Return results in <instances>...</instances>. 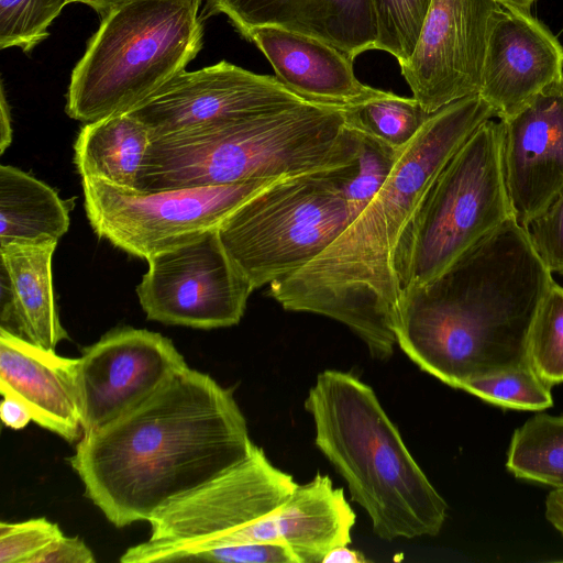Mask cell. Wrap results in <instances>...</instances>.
<instances>
[{"label":"cell","instance_id":"2","mask_svg":"<svg viewBox=\"0 0 563 563\" xmlns=\"http://www.w3.org/2000/svg\"><path fill=\"white\" fill-rule=\"evenodd\" d=\"M493 117V108L479 95L431 113L365 209L308 265L272 283L269 295L286 310L345 324L373 357L389 358L400 299L394 271L399 239L442 168Z\"/></svg>","mask_w":563,"mask_h":563},{"label":"cell","instance_id":"4","mask_svg":"<svg viewBox=\"0 0 563 563\" xmlns=\"http://www.w3.org/2000/svg\"><path fill=\"white\" fill-rule=\"evenodd\" d=\"M358 134L342 109L305 102L152 139L140 192L280 178L350 164Z\"/></svg>","mask_w":563,"mask_h":563},{"label":"cell","instance_id":"9","mask_svg":"<svg viewBox=\"0 0 563 563\" xmlns=\"http://www.w3.org/2000/svg\"><path fill=\"white\" fill-rule=\"evenodd\" d=\"M276 180L139 194L93 178H82L81 184L86 214L98 236L147 260L218 229L239 206Z\"/></svg>","mask_w":563,"mask_h":563},{"label":"cell","instance_id":"15","mask_svg":"<svg viewBox=\"0 0 563 563\" xmlns=\"http://www.w3.org/2000/svg\"><path fill=\"white\" fill-rule=\"evenodd\" d=\"M499 122L506 190L523 228L563 190V76Z\"/></svg>","mask_w":563,"mask_h":563},{"label":"cell","instance_id":"34","mask_svg":"<svg viewBox=\"0 0 563 563\" xmlns=\"http://www.w3.org/2000/svg\"><path fill=\"white\" fill-rule=\"evenodd\" d=\"M96 558L79 537L62 534L40 552L31 563H95Z\"/></svg>","mask_w":563,"mask_h":563},{"label":"cell","instance_id":"12","mask_svg":"<svg viewBox=\"0 0 563 563\" xmlns=\"http://www.w3.org/2000/svg\"><path fill=\"white\" fill-rule=\"evenodd\" d=\"M305 102L276 76L258 75L225 60L184 70L132 108L152 139L244 119Z\"/></svg>","mask_w":563,"mask_h":563},{"label":"cell","instance_id":"28","mask_svg":"<svg viewBox=\"0 0 563 563\" xmlns=\"http://www.w3.org/2000/svg\"><path fill=\"white\" fill-rule=\"evenodd\" d=\"M432 0H371L377 37L374 49L393 55L399 66L412 55Z\"/></svg>","mask_w":563,"mask_h":563},{"label":"cell","instance_id":"14","mask_svg":"<svg viewBox=\"0 0 563 563\" xmlns=\"http://www.w3.org/2000/svg\"><path fill=\"white\" fill-rule=\"evenodd\" d=\"M186 365L161 333L131 327L107 332L79 357L84 434L137 405Z\"/></svg>","mask_w":563,"mask_h":563},{"label":"cell","instance_id":"35","mask_svg":"<svg viewBox=\"0 0 563 563\" xmlns=\"http://www.w3.org/2000/svg\"><path fill=\"white\" fill-rule=\"evenodd\" d=\"M0 417L4 426L19 430L24 428L32 419L27 407L20 400L3 396L0 405Z\"/></svg>","mask_w":563,"mask_h":563},{"label":"cell","instance_id":"38","mask_svg":"<svg viewBox=\"0 0 563 563\" xmlns=\"http://www.w3.org/2000/svg\"><path fill=\"white\" fill-rule=\"evenodd\" d=\"M364 559L362 555L351 549L347 545L338 547L331 550L323 559L322 563H360Z\"/></svg>","mask_w":563,"mask_h":563},{"label":"cell","instance_id":"5","mask_svg":"<svg viewBox=\"0 0 563 563\" xmlns=\"http://www.w3.org/2000/svg\"><path fill=\"white\" fill-rule=\"evenodd\" d=\"M316 445L384 540L437 536L448 505L405 445L374 390L350 373H320L305 400Z\"/></svg>","mask_w":563,"mask_h":563},{"label":"cell","instance_id":"1","mask_svg":"<svg viewBox=\"0 0 563 563\" xmlns=\"http://www.w3.org/2000/svg\"><path fill=\"white\" fill-rule=\"evenodd\" d=\"M255 444L233 390L186 365L137 405L82 435L70 465L117 528L250 455Z\"/></svg>","mask_w":563,"mask_h":563},{"label":"cell","instance_id":"8","mask_svg":"<svg viewBox=\"0 0 563 563\" xmlns=\"http://www.w3.org/2000/svg\"><path fill=\"white\" fill-rule=\"evenodd\" d=\"M351 221L332 169H325L272 183L232 211L218 234L255 290L308 265Z\"/></svg>","mask_w":563,"mask_h":563},{"label":"cell","instance_id":"37","mask_svg":"<svg viewBox=\"0 0 563 563\" xmlns=\"http://www.w3.org/2000/svg\"><path fill=\"white\" fill-rule=\"evenodd\" d=\"M12 142V126L10 108L7 102L3 84H1V101H0V153L3 154L5 148Z\"/></svg>","mask_w":563,"mask_h":563},{"label":"cell","instance_id":"16","mask_svg":"<svg viewBox=\"0 0 563 563\" xmlns=\"http://www.w3.org/2000/svg\"><path fill=\"white\" fill-rule=\"evenodd\" d=\"M563 76V45L530 12L499 4L488 24L478 95L500 120Z\"/></svg>","mask_w":563,"mask_h":563},{"label":"cell","instance_id":"21","mask_svg":"<svg viewBox=\"0 0 563 563\" xmlns=\"http://www.w3.org/2000/svg\"><path fill=\"white\" fill-rule=\"evenodd\" d=\"M57 243L0 246L2 302L5 329L29 342L55 351L69 335L56 309L52 258ZM4 328V327H3Z\"/></svg>","mask_w":563,"mask_h":563},{"label":"cell","instance_id":"10","mask_svg":"<svg viewBox=\"0 0 563 563\" xmlns=\"http://www.w3.org/2000/svg\"><path fill=\"white\" fill-rule=\"evenodd\" d=\"M291 475L254 445L243 461L172 499L148 519V541L168 548L235 544L241 532L295 489Z\"/></svg>","mask_w":563,"mask_h":563},{"label":"cell","instance_id":"33","mask_svg":"<svg viewBox=\"0 0 563 563\" xmlns=\"http://www.w3.org/2000/svg\"><path fill=\"white\" fill-rule=\"evenodd\" d=\"M523 229L544 266L563 276V190Z\"/></svg>","mask_w":563,"mask_h":563},{"label":"cell","instance_id":"17","mask_svg":"<svg viewBox=\"0 0 563 563\" xmlns=\"http://www.w3.org/2000/svg\"><path fill=\"white\" fill-rule=\"evenodd\" d=\"M0 391L23 402L40 427L69 443L82 438L79 358L59 356L1 327Z\"/></svg>","mask_w":563,"mask_h":563},{"label":"cell","instance_id":"23","mask_svg":"<svg viewBox=\"0 0 563 563\" xmlns=\"http://www.w3.org/2000/svg\"><path fill=\"white\" fill-rule=\"evenodd\" d=\"M70 209L45 183L0 166V246L57 243L69 228Z\"/></svg>","mask_w":563,"mask_h":563},{"label":"cell","instance_id":"32","mask_svg":"<svg viewBox=\"0 0 563 563\" xmlns=\"http://www.w3.org/2000/svg\"><path fill=\"white\" fill-rule=\"evenodd\" d=\"M63 534L58 525L46 518L0 523V563H31Z\"/></svg>","mask_w":563,"mask_h":563},{"label":"cell","instance_id":"11","mask_svg":"<svg viewBox=\"0 0 563 563\" xmlns=\"http://www.w3.org/2000/svg\"><path fill=\"white\" fill-rule=\"evenodd\" d=\"M146 261L136 295L148 320L197 329L240 322L254 289L225 252L218 229Z\"/></svg>","mask_w":563,"mask_h":563},{"label":"cell","instance_id":"18","mask_svg":"<svg viewBox=\"0 0 563 563\" xmlns=\"http://www.w3.org/2000/svg\"><path fill=\"white\" fill-rule=\"evenodd\" d=\"M240 34L260 48L280 82L309 101L345 110L386 92L362 84L354 59L316 37L269 25Z\"/></svg>","mask_w":563,"mask_h":563},{"label":"cell","instance_id":"19","mask_svg":"<svg viewBox=\"0 0 563 563\" xmlns=\"http://www.w3.org/2000/svg\"><path fill=\"white\" fill-rule=\"evenodd\" d=\"M224 14L239 33L278 26L316 37L355 58L374 49L377 27L371 0H208L201 20Z\"/></svg>","mask_w":563,"mask_h":563},{"label":"cell","instance_id":"24","mask_svg":"<svg viewBox=\"0 0 563 563\" xmlns=\"http://www.w3.org/2000/svg\"><path fill=\"white\" fill-rule=\"evenodd\" d=\"M506 465L518 478L563 489V416L528 419L514 432Z\"/></svg>","mask_w":563,"mask_h":563},{"label":"cell","instance_id":"20","mask_svg":"<svg viewBox=\"0 0 563 563\" xmlns=\"http://www.w3.org/2000/svg\"><path fill=\"white\" fill-rule=\"evenodd\" d=\"M355 514L343 489L335 488L328 475L317 474L274 510L239 536L235 544L280 542L299 563H320L334 548L351 543Z\"/></svg>","mask_w":563,"mask_h":563},{"label":"cell","instance_id":"25","mask_svg":"<svg viewBox=\"0 0 563 563\" xmlns=\"http://www.w3.org/2000/svg\"><path fill=\"white\" fill-rule=\"evenodd\" d=\"M343 112L347 126L395 150L406 146L431 115L413 97L389 91Z\"/></svg>","mask_w":563,"mask_h":563},{"label":"cell","instance_id":"7","mask_svg":"<svg viewBox=\"0 0 563 563\" xmlns=\"http://www.w3.org/2000/svg\"><path fill=\"white\" fill-rule=\"evenodd\" d=\"M501 125L485 121L450 158L405 228L394 257L400 295L442 274L512 219L501 166Z\"/></svg>","mask_w":563,"mask_h":563},{"label":"cell","instance_id":"39","mask_svg":"<svg viewBox=\"0 0 563 563\" xmlns=\"http://www.w3.org/2000/svg\"><path fill=\"white\" fill-rule=\"evenodd\" d=\"M131 0H66L67 4L69 3H82L90 7L95 10L100 16L106 14L112 8L118 7L124 2ZM198 2H202V0H197Z\"/></svg>","mask_w":563,"mask_h":563},{"label":"cell","instance_id":"22","mask_svg":"<svg viewBox=\"0 0 563 563\" xmlns=\"http://www.w3.org/2000/svg\"><path fill=\"white\" fill-rule=\"evenodd\" d=\"M148 129L126 112L86 123L74 144V163L81 178L103 180L140 192V176L151 144Z\"/></svg>","mask_w":563,"mask_h":563},{"label":"cell","instance_id":"3","mask_svg":"<svg viewBox=\"0 0 563 563\" xmlns=\"http://www.w3.org/2000/svg\"><path fill=\"white\" fill-rule=\"evenodd\" d=\"M553 282L525 229L509 219L438 277L400 295L396 344L459 389L530 365V328Z\"/></svg>","mask_w":563,"mask_h":563},{"label":"cell","instance_id":"13","mask_svg":"<svg viewBox=\"0 0 563 563\" xmlns=\"http://www.w3.org/2000/svg\"><path fill=\"white\" fill-rule=\"evenodd\" d=\"M496 0H432L417 46L400 73L412 97L433 113L478 95Z\"/></svg>","mask_w":563,"mask_h":563},{"label":"cell","instance_id":"31","mask_svg":"<svg viewBox=\"0 0 563 563\" xmlns=\"http://www.w3.org/2000/svg\"><path fill=\"white\" fill-rule=\"evenodd\" d=\"M157 562L299 563L280 542H249L230 545L168 548L155 550Z\"/></svg>","mask_w":563,"mask_h":563},{"label":"cell","instance_id":"6","mask_svg":"<svg viewBox=\"0 0 563 563\" xmlns=\"http://www.w3.org/2000/svg\"><path fill=\"white\" fill-rule=\"evenodd\" d=\"M197 0H131L101 16L74 67L65 111L93 122L130 111L186 70L203 43Z\"/></svg>","mask_w":563,"mask_h":563},{"label":"cell","instance_id":"36","mask_svg":"<svg viewBox=\"0 0 563 563\" xmlns=\"http://www.w3.org/2000/svg\"><path fill=\"white\" fill-rule=\"evenodd\" d=\"M545 517L563 536V489H554L545 499Z\"/></svg>","mask_w":563,"mask_h":563},{"label":"cell","instance_id":"40","mask_svg":"<svg viewBox=\"0 0 563 563\" xmlns=\"http://www.w3.org/2000/svg\"><path fill=\"white\" fill-rule=\"evenodd\" d=\"M499 4L509 8H516L530 12V8L537 0H496Z\"/></svg>","mask_w":563,"mask_h":563},{"label":"cell","instance_id":"27","mask_svg":"<svg viewBox=\"0 0 563 563\" xmlns=\"http://www.w3.org/2000/svg\"><path fill=\"white\" fill-rule=\"evenodd\" d=\"M528 360L549 385L563 383V286L555 282L534 314L528 336Z\"/></svg>","mask_w":563,"mask_h":563},{"label":"cell","instance_id":"30","mask_svg":"<svg viewBox=\"0 0 563 563\" xmlns=\"http://www.w3.org/2000/svg\"><path fill=\"white\" fill-rule=\"evenodd\" d=\"M66 0H0V48L31 52L48 35Z\"/></svg>","mask_w":563,"mask_h":563},{"label":"cell","instance_id":"29","mask_svg":"<svg viewBox=\"0 0 563 563\" xmlns=\"http://www.w3.org/2000/svg\"><path fill=\"white\" fill-rule=\"evenodd\" d=\"M551 387L527 365L471 380L462 389L497 406L543 410L553 404Z\"/></svg>","mask_w":563,"mask_h":563},{"label":"cell","instance_id":"26","mask_svg":"<svg viewBox=\"0 0 563 563\" xmlns=\"http://www.w3.org/2000/svg\"><path fill=\"white\" fill-rule=\"evenodd\" d=\"M357 134L358 143L354 159L345 166L332 169L352 221L386 183L402 150H395L358 131Z\"/></svg>","mask_w":563,"mask_h":563}]
</instances>
